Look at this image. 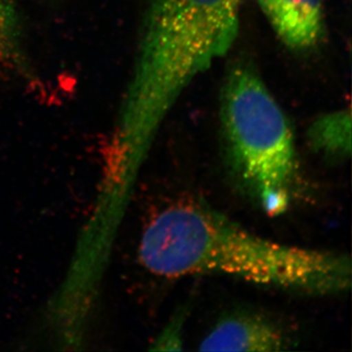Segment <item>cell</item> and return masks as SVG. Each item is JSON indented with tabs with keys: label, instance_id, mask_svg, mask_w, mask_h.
Returning a JSON list of instances; mask_svg holds the SVG:
<instances>
[{
	"label": "cell",
	"instance_id": "obj_8",
	"mask_svg": "<svg viewBox=\"0 0 352 352\" xmlns=\"http://www.w3.org/2000/svg\"><path fill=\"white\" fill-rule=\"evenodd\" d=\"M183 314L173 317V321L166 326L159 339L155 342L154 349L157 351H182L183 346Z\"/></svg>",
	"mask_w": 352,
	"mask_h": 352
},
{
	"label": "cell",
	"instance_id": "obj_1",
	"mask_svg": "<svg viewBox=\"0 0 352 352\" xmlns=\"http://www.w3.org/2000/svg\"><path fill=\"white\" fill-rule=\"evenodd\" d=\"M138 254L146 270L170 279L226 275L314 296L351 288L346 254L266 239L200 201H179L157 212L143 231Z\"/></svg>",
	"mask_w": 352,
	"mask_h": 352
},
{
	"label": "cell",
	"instance_id": "obj_2",
	"mask_svg": "<svg viewBox=\"0 0 352 352\" xmlns=\"http://www.w3.org/2000/svg\"><path fill=\"white\" fill-rule=\"evenodd\" d=\"M243 0H149L116 143L135 166L194 78L232 47Z\"/></svg>",
	"mask_w": 352,
	"mask_h": 352
},
{
	"label": "cell",
	"instance_id": "obj_7",
	"mask_svg": "<svg viewBox=\"0 0 352 352\" xmlns=\"http://www.w3.org/2000/svg\"><path fill=\"white\" fill-rule=\"evenodd\" d=\"M0 59L24 76L29 75L22 25L17 10L9 0H0Z\"/></svg>",
	"mask_w": 352,
	"mask_h": 352
},
{
	"label": "cell",
	"instance_id": "obj_4",
	"mask_svg": "<svg viewBox=\"0 0 352 352\" xmlns=\"http://www.w3.org/2000/svg\"><path fill=\"white\" fill-rule=\"evenodd\" d=\"M291 346L288 335L263 315L242 312L226 316L201 340V351H281Z\"/></svg>",
	"mask_w": 352,
	"mask_h": 352
},
{
	"label": "cell",
	"instance_id": "obj_3",
	"mask_svg": "<svg viewBox=\"0 0 352 352\" xmlns=\"http://www.w3.org/2000/svg\"><path fill=\"white\" fill-rule=\"evenodd\" d=\"M220 120L229 161L248 193L270 217L288 212L300 183L293 129L250 67L227 76Z\"/></svg>",
	"mask_w": 352,
	"mask_h": 352
},
{
	"label": "cell",
	"instance_id": "obj_6",
	"mask_svg": "<svg viewBox=\"0 0 352 352\" xmlns=\"http://www.w3.org/2000/svg\"><path fill=\"white\" fill-rule=\"evenodd\" d=\"M307 140L315 152L332 160L351 155V112L342 109L321 116L307 131Z\"/></svg>",
	"mask_w": 352,
	"mask_h": 352
},
{
	"label": "cell",
	"instance_id": "obj_5",
	"mask_svg": "<svg viewBox=\"0 0 352 352\" xmlns=\"http://www.w3.org/2000/svg\"><path fill=\"white\" fill-rule=\"evenodd\" d=\"M278 38L294 50L320 43L325 32L322 0H256Z\"/></svg>",
	"mask_w": 352,
	"mask_h": 352
}]
</instances>
